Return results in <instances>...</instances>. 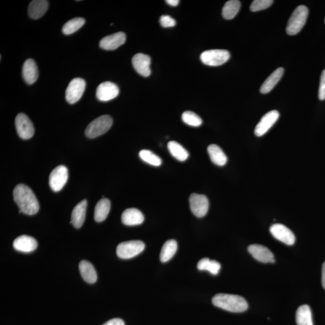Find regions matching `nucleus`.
I'll use <instances>...</instances> for the list:
<instances>
[{
  "label": "nucleus",
  "instance_id": "nucleus-1",
  "mask_svg": "<svg viewBox=\"0 0 325 325\" xmlns=\"http://www.w3.org/2000/svg\"><path fill=\"white\" fill-rule=\"evenodd\" d=\"M14 199L19 208V213L27 215L37 214L40 204L31 189L26 185H18L14 190Z\"/></svg>",
  "mask_w": 325,
  "mask_h": 325
},
{
  "label": "nucleus",
  "instance_id": "nucleus-2",
  "mask_svg": "<svg viewBox=\"0 0 325 325\" xmlns=\"http://www.w3.org/2000/svg\"><path fill=\"white\" fill-rule=\"evenodd\" d=\"M214 306L233 313H242L248 308V304L239 295L219 294L212 299Z\"/></svg>",
  "mask_w": 325,
  "mask_h": 325
},
{
  "label": "nucleus",
  "instance_id": "nucleus-3",
  "mask_svg": "<svg viewBox=\"0 0 325 325\" xmlns=\"http://www.w3.org/2000/svg\"><path fill=\"white\" fill-rule=\"evenodd\" d=\"M308 9L305 6H298L290 18L286 31L288 35L297 34L306 23Z\"/></svg>",
  "mask_w": 325,
  "mask_h": 325
},
{
  "label": "nucleus",
  "instance_id": "nucleus-4",
  "mask_svg": "<svg viewBox=\"0 0 325 325\" xmlns=\"http://www.w3.org/2000/svg\"><path fill=\"white\" fill-rule=\"evenodd\" d=\"M112 124L113 119L110 116L102 115L88 125L85 131L86 136L91 139L100 136L110 130Z\"/></svg>",
  "mask_w": 325,
  "mask_h": 325
},
{
  "label": "nucleus",
  "instance_id": "nucleus-5",
  "mask_svg": "<svg viewBox=\"0 0 325 325\" xmlns=\"http://www.w3.org/2000/svg\"><path fill=\"white\" fill-rule=\"evenodd\" d=\"M146 245L140 240H131L119 244L117 248L118 257L122 259H130L139 255Z\"/></svg>",
  "mask_w": 325,
  "mask_h": 325
},
{
  "label": "nucleus",
  "instance_id": "nucleus-6",
  "mask_svg": "<svg viewBox=\"0 0 325 325\" xmlns=\"http://www.w3.org/2000/svg\"><path fill=\"white\" fill-rule=\"evenodd\" d=\"M230 58V54L227 50H211L204 51L201 54V62L206 65L218 66L226 63Z\"/></svg>",
  "mask_w": 325,
  "mask_h": 325
},
{
  "label": "nucleus",
  "instance_id": "nucleus-7",
  "mask_svg": "<svg viewBox=\"0 0 325 325\" xmlns=\"http://www.w3.org/2000/svg\"><path fill=\"white\" fill-rule=\"evenodd\" d=\"M86 88L85 80L80 78H76L70 81L66 89L65 96L67 102L69 104H75L82 98Z\"/></svg>",
  "mask_w": 325,
  "mask_h": 325
},
{
  "label": "nucleus",
  "instance_id": "nucleus-8",
  "mask_svg": "<svg viewBox=\"0 0 325 325\" xmlns=\"http://www.w3.org/2000/svg\"><path fill=\"white\" fill-rule=\"evenodd\" d=\"M68 179V170L65 166L60 165L54 169L49 177V184L54 192L61 191Z\"/></svg>",
  "mask_w": 325,
  "mask_h": 325
},
{
  "label": "nucleus",
  "instance_id": "nucleus-9",
  "mask_svg": "<svg viewBox=\"0 0 325 325\" xmlns=\"http://www.w3.org/2000/svg\"><path fill=\"white\" fill-rule=\"evenodd\" d=\"M15 126L18 136L22 139H29L33 136L34 128L26 115L19 114L15 119Z\"/></svg>",
  "mask_w": 325,
  "mask_h": 325
},
{
  "label": "nucleus",
  "instance_id": "nucleus-10",
  "mask_svg": "<svg viewBox=\"0 0 325 325\" xmlns=\"http://www.w3.org/2000/svg\"><path fill=\"white\" fill-rule=\"evenodd\" d=\"M190 208L195 216L201 218L207 214L209 208V201L204 195L192 194L189 198Z\"/></svg>",
  "mask_w": 325,
  "mask_h": 325
},
{
  "label": "nucleus",
  "instance_id": "nucleus-11",
  "mask_svg": "<svg viewBox=\"0 0 325 325\" xmlns=\"http://www.w3.org/2000/svg\"><path fill=\"white\" fill-rule=\"evenodd\" d=\"M270 232L276 239L291 246L295 243L296 238L294 233L285 225L276 224L270 228Z\"/></svg>",
  "mask_w": 325,
  "mask_h": 325
},
{
  "label": "nucleus",
  "instance_id": "nucleus-12",
  "mask_svg": "<svg viewBox=\"0 0 325 325\" xmlns=\"http://www.w3.org/2000/svg\"><path fill=\"white\" fill-rule=\"evenodd\" d=\"M120 93L118 86L114 83L105 82L102 83L96 89V96L98 100L109 101L117 98Z\"/></svg>",
  "mask_w": 325,
  "mask_h": 325
},
{
  "label": "nucleus",
  "instance_id": "nucleus-13",
  "mask_svg": "<svg viewBox=\"0 0 325 325\" xmlns=\"http://www.w3.org/2000/svg\"><path fill=\"white\" fill-rule=\"evenodd\" d=\"M279 117L277 111H272L263 116L262 120L257 125L254 133L257 137H261L265 134L276 123Z\"/></svg>",
  "mask_w": 325,
  "mask_h": 325
},
{
  "label": "nucleus",
  "instance_id": "nucleus-14",
  "mask_svg": "<svg viewBox=\"0 0 325 325\" xmlns=\"http://www.w3.org/2000/svg\"><path fill=\"white\" fill-rule=\"evenodd\" d=\"M254 259L263 263H275L274 255L268 247L261 244H251L247 248Z\"/></svg>",
  "mask_w": 325,
  "mask_h": 325
},
{
  "label": "nucleus",
  "instance_id": "nucleus-15",
  "mask_svg": "<svg viewBox=\"0 0 325 325\" xmlns=\"http://www.w3.org/2000/svg\"><path fill=\"white\" fill-rule=\"evenodd\" d=\"M151 58L142 53H138L132 59V64L137 73L143 77H149L151 75Z\"/></svg>",
  "mask_w": 325,
  "mask_h": 325
},
{
  "label": "nucleus",
  "instance_id": "nucleus-16",
  "mask_svg": "<svg viewBox=\"0 0 325 325\" xmlns=\"http://www.w3.org/2000/svg\"><path fill=\"white\" fill-rule=\"evenodd\" d=\"M125 41L126 35L123 32H118L102 38L99 47L105 50H115L123 45Z\"/></svg>",
  "mask_w": 325,
  "mask_h": 325
},
{
  "label": "nucleus",
  "instance_id": "nucleus-17",
  "mask_svg": "<svg viewBox=\"0 0 325 325\" xmlns=\"http://www.w3.org/2000/svg\"><path fill=\"white\" fill-rule=\"evenodd\" d=\"M14 248L22 252H31L37 249L38 243L33 237L22 235L14 240L13 243Z\"/></svg>",
  "mask_w": 325,
  "mask_h": 325
},
{
  "label": "nucleus",
  "instance_id": "nucleus-18",
  "mask_svg": "<svg viewBox=\"0 0 325 325\" xmlns=\"http://www.w3.org/2000/svg\"><path fill=\"white\" fill-rule=\"evenodd\" d=\"M121 220L122 223L127 226H134L143 223L144 215L137 208H128L122 213Z\"/></svg>",
  "mask_w": 325,
  "mask_h": 325
},
{
  "label": "nucleus",
  "instance_id": "nucleus-19",
  "mask_svg": "<svg viewBox=\"0 0 325 325\" xmlns=\"http://www.w3.org/2000/svg\"><path fill=\"white\" fill-rule=\"evenodd\" d=\"M22 77L28 85H32L37 81L39 77L37 63L31 59L25 60L22 67Z\"/></svg>",
  "mask_w": 325,
  "mask_h": 325
},
{
  "label": "nucleus",
  "instance_id": "nucleus-20",
  "mask_svg": "<svg viewBox=\"0 0 325 325\" xmlns=\"http://www.w3.org/2000/svg\"><path fill=\"white\" fill-rule=\"evenodd\" d=\"M87 205L88 202L84 199L73 209L70 224L76 228H81L85 222Z\"/></svg>",
  "mask_w": 325,
  "mask_h": 325
},
{
  "label": "nucleus",
  "instance_id": "nucleus-21",
  "mask_svg": "<svg viewBox=\"0 0 325 325\" xmlns=\"http://www.w3.org/2000/svg\"><path fill=\"white\" fill-rule=\"evenodd\" d=\"M48 2L46 0H33L28 6V14L32 19L43 17L48 8Z\"/></svg>",
  "mask_w": 325,
  "mask_h": 325
},
{
  "label": "nucleus",
  "instance_id": "nucleus-22",
  "mask_svg": "<svg viewBox=\"0 0 325 325\" xmlns=\"http://www.w3.org/2000/svg\"><path fill=\"white\" fill-rule=\"evenodd\" d=\"M284 72V69L282 67H279V68L276 69L274 72H273L269 76L268 78L265 80V82L261 86L260 92L263 94H266V93L271 91L274 88L276 84L282 78Z\"/></svg>",
  "mask_w": 325,
  "mask_h": 325
},
{
  "label": "nucleus",
  "instance_id": "nucleus-23",
  "mask_svg": "<svg viewBox=\"0 0 325 325\" xmlns=\"http://www.w3.org/2000/svg\"><path fill=\"white\" fill-rule=\"evenodd\" d=\"M82 277L86 282L93 284L97 280V273L91 263L83 260L79 264Z\"/></svg>",
  "mask_w": 325,
  "mask_h": 325
},
{
  "label": "nucleus",
  "instance_id": "nucleus-24",
  "mask_svg": "<svg viewBox=\"0 0 325 325\" xmlns=\"http://www.w3.org/2000/svg\"><path fill=\"white\" fill-rule=\"evenodd\" d=\"M208 153L211 162L219 166H223L226 165L227 157L225 155L223 150L217 145L212 144L208 146Z\"/></svg>",
  "mask_w": 325,
  "mask_h": 325
},
{
  "label": "nucleus",
  "instance_id": "nucleus-25",
  "mask_svg": "<svg viewBox=\"0 0 325 325\" xmlns=\"http://www.w3.org/2000/svg\"><path fill=\"white\" fill-rule=\"evenodd\" d=\"M111 202L107 198L100 199L96 204L94 211V219L97 223L104 221L110 212Z\"/></svg>",
  "mask_w": 325,
  "mask_h": 325
},
{
  "label": "nucleus",
  "instance_id": "nucleus-26",
  "mask_svg": "<svg viewBox=\"0 0 325 325\" xmlns=\"http://www.w3.org/2000/svg\"><path fill=\"white\" fill-rule=\"evenodd\" d=\"M296 321L297 325H314L311 308L308 305H302L298 308Z\"/></svg>",
  "mask_w": 325,
  "mask_h": 325
},
{
  "label": "nucleus",
  "instance_id": "nucleus-27",
  "mask_svg": "<svg viewBox=\"0 0 325 325\" xmlns=\"http://www.w3.org/2000/svg\"><path fill=\"white\" fill-rule=\"evenodd\" d=\"M178 245L175 240H169L166 241L163 244L162 250H161L160 259L162 263L168 262L174 256Z\"/></svg>",
  "mask_w": 325,
  "mask_h": 325
},
{
  "label": "nucleus",
  "instance_id": "nucleus-28",
  "mask_svg": "<svg viewBox=\"0 0 325 325\" xmlns=\"http://www.w3.org/2000/svg\"><path fill=\"white\" fill-rule=\"evenodd\" d=\"M167 148L171 155L180 162H185L189 157V153L179 143L170 141L167 144Z\"/></svg>",
  "mask_w": 325,
  "mask_h": 325
},
{
  "label": "nucleus",
  "instance_id": "nucleus-29",
  "mask_svg": "<svg viewBox=\"0 0 325 325\" xmlns=\"http://www.w3.org/2000/svg\"><path fill=\"white\" fill-rule=\"evenodd\" d=\"M241 3L238 0H230L225 3L223 9V16L225 19H233L239 12Z\"/></svg>",
  "mask_w": 325,
  "mask_h": 325
},
{
  "label": "nucleus",
  "instance_id": "nucleus-30",
  "mask_svg": "<svg viewBox=\"0 0 325 325\" xmlns=\"http://www.w3.org/2000/svg\"><path fill=\"white\" fill-rule=\"evenodd\" d=\"M197 268L199 270H207L212 275H216L220 271L221 266L216 261L204 258L199 260Z\"/></svg>",
  "mask_w": 325,
  "mask_h": 325
},
{
  "label": "nucleus",
  "instance_id": "nucleus-31",
  "mask_svg": "<svg viewBox=\"0 0 325 325\" xmlns=\"http://www.w3.org/2000/svg\"><path fill=\"white\" fill-rule=\"evenodd\" d=\"M85 24V19L83 18H75L67 21L62 28V32L66 35L75 33Z\"/></svg>",
  "mask_w": 325,
  "mask_h": 325
},
{
  "label": "nucleus",
  "instance_id": "nucleus-32",
  "mask_svg": "<svg viewBox=\"0 0 325 325\" xmlns=\"http://www.w3.org/2000/svg\"><path fill=\"white\" fill-rule=\"evenodd\" d=\"M139 156L140 159L144 161L145 162L149 163L151 165L159 166L162 165V159L150 150H143L140 151Z\"/></svg>",
  "mask_w": 325,
  "mask_h": 325
},
{
  "label": "nucleus",
  "instance_id": "nucleus-33",
  "mask_svg": "<svg viewBox=\"0 0 325 325\" xmlns=\"http://www.w3.org/2000/svg\"><path fill=\"white\" fill-rule=\"evenodd\" d=\"M182 120L187 125L194 127L201 126L202 123L201 118L191 111H186L183 113Z\"/></svg>",
  "mask_w": 325,
  "mask_h": 325
},
{
  "label": "nucleus",
  "instance_id": "nucleus-34",
  "mask_svg": "<svg viewBox=\"0 0 325 325\" xmlns=\"http://www.w3.org/2000/svg\"><path fill=\"white\" fill-rule=\"evenodd\" d=\"M272 0H255L250 6V11L254 12L268 9L273 4Z\"/></svg>",
  "mask_w": 325,
  "mask_h": 325
},
{
  "label": "nucleus",
  "instance_id": "nucleus-35",
  "mask_svg": "<svg viewBox=\"0 0 325 325\" xmlns=\"http://www.w3.org/2000/svg\"><path fill=\"white\" fill-rule=\"evenodd\" d=\"M160 23L162 27L167 28L174 27L176 22L174 19L170 17V16L163 15L160 18Z\"/></svg>",
  "mask_w": 325,
  "mask_h": 325
},
{
  "label": "nucleus",
  "instance_id": "nucleus-36",
  "mask_svg": "<svg viewBox=\"0 0 325 325\" xmlns=\"http://www.w3.org/2000/svg\"><path fill=\"white\" fill-rule=\"evenodd\" d=\"M318 98L320 100L325 99V69L321 73L319 90H318Z\"/></svg>",
  "mask_w": 325,
  "mask_h": 325
},
{
  "label": "nucleus",
  "instance_id": "nucleus-37",
  "mask_svg": "<svg viewBox=\"0 0 325 325\" xmlns=\"http://www.w3.org/2000/svg\"><path fill=\"white\" fill-rule=\"evenodd\" d=\"M103 325H125V323L121 318H116L109 320Z\"/></svg>",
  "mask_w": 325,
  "mask_h": 325
},
{
  "label": "nucleus",
  "instance_id": "nucleus-38",
  "mask_svg": "<svg viewBox=\"0 0 325 325\" xmlns=\"http://www.w3.org/2000/svg\"><path fill=\"white\" fill-rule=\"evenodd\" d=\"M321 284L325 289V262L323 264L322 270H321Z\"/></svg>",
  "mask_w": 325,
  "mask_h": 325
},
{
  "label": "nucleus",
  "instance_id": "nucleus-39",
  "mask_svg": "<svg viewBox=\"0 0 325 325\" xmlns=\"http://www.w3.org/2000/svg\"><path fill=\"white\" fill-rule=\"evenodd\" d=\"M166 2L167 4L173 6V7H175V6L178 5L179 1H178V0H167Z\"/></svg>",
  "mask_w": 325,
  "mask_h": 325
}]
</instances>
